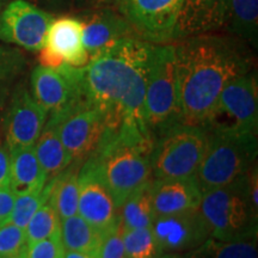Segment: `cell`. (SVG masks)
I'll use <instances>...</instances> for the list:
<instances>
[{
  "label": "cell",
  "instance_id": "obj_1",
  "mask_svg": "<svg viewBox=\"0 0 258 258\" xmlns=\"http://www.w3.org/2000/svg\"><path fill=\"white\" fill-rule=\"evenodd\" d=\"M179 122L207 127L222 90L231 80L252 71V59L237 36L202 34L175 46Z\"/></svg>",
  "mask_w": 258,
  "mask_h": 258
},
{
  "label": "cell",
  "instance_id": "obj_2",
  "mask_svg": "<svg viewBox=\"0 0 258 258\" xmlns=\"http://www.w3.org/2000/svg\"><path fill=\"white\" fill-rule=\"evenodd\" d=\"M153 48L151 42L127 37L91 56L84 66V96L104 111L108 131L116 132L125 123L150 132L145 91Z\"/></svg>",
  "mask_w": 258,
  "mask_h": 258
},
{
  "label": "cell",
  "instance_id": "obj_3",
  "mask_svg": "<svg viewBox=\"0 0 258 258\" xmlns=\"http://www.w3.org/2000/svg\"><path fill=\"white\" fill-rule=\"evenodd\" d=\"M153 140L154 137L146 129L122 123L117 132L105 134L101 147L92 156L117 208L135 190L153 178Z\"/></svg>",
  "mask_w": 258,
  "mask_h": 258
},
{
  "label": "cell",
  "instance_id": "obj_4",
  "mask_svg": "<svg viewBox=\"0 0 258 258\" xmlns=\"http://www.w3.org/2000/svg\"><path fill=\"white\" fill-rule=\"evenodd\" d=\"M208 144L194 176L202 194L244 176L256 163L257 132L235 127H211Z\"/></svg>",
  "mask_w": 258,
  "mask_h": 258
},
{
  "label": "cell",
  "instance_id": "obj_5",
  "mask_svg": "<svg viewBox=\"0 0 258 258\" xmlns=\"http://www.w3.org/2000/svg\"><path fill=\"white\" fill-rule=\"evenodd\" d=\"M199 211L213 239L231 240L257 234L258 212L251 203L246 173L228 184L203 192Z\"/></svg>",
  "mask_w": 258,
  "mask_h": 258
},
{
  "label": "cell",
  "instance_id": "obj_6",
  "mask_svg": "<svg viewBox=\"0 0 258 258\" xmlns=\"http://www.w3.org/2000/svg\"><path fill=\"white\" fill-rule=\"evenodd\" d=\"M208 129L182 122L170 125L154 137L151 170L154 179L194 178L205 156Z\"/></svg>",
  "mask_w": 258,
  "mask_h": 258
},
{
  "label": "cell",
  "instance_id": "obj_7",
  "mask_svg": "<svg viewBox=\"0 0 258 258\" xmlns=\"http://www.w3.org/2000/svg\"><path fill=\"white\" fill-rule=\"evenodd\" d=\"M180 108L175 44H154L145 91V121L158 134L179 122Z\"/></svg>",
  "mask_w": 258,
  "mask_h": 258
},
{
  "label": "cell",
  "instance_id": "obj_8",
  "mask_svg": "<svg viewBox=\"0 0 258 258\" xmlns=\"http://www.w3.org/2000/svg\"><path fill=\"white\" fill-rule=\"evenodd\" d=\"M50 120L56 124L61 141L76 163L83 164L95 156L106 133L104 111L86 98L51 114Z\"/></svg>",
  "mask_w": 258,
  "mask_h": 258
},
{
  "label": "cell",
  "instance_id": "obj_9",
  "mask_svg": "<svg viewBox=\"0 0 258 258\" xmlns=\"http://www.w3.org/2000/svg\"><path fill=\"white\" fill-rule=\"evenodd\" d=\"M184 0H120L116 9L140 40L154 44L173 41V32Z\"/></svg>",
  "mask_w": 258,
  "mask_h": 258
},
{
  "label": "cell",
  "instance_id": "obj_10",
  "mask_svg": "<svg viewBox=\"0 0 258 258\" xmlns=\"http://www.w3.org/2000/svg\"><path fill=\"white\" fill-rule=\"evenodd\" d=\"M83 77L84 67L66 62L55 69L38 64L31 72V96L48 114H54L85 98Z\"/></svg>",
  "mask_w": 258,
  "mask_h": 258
},
{
  "label": "cell",
  "instance_id": "obj_11",
  "mask_svg": "<svg viewBox=\"0 0 258 258\" xmlns=\"http://www.w3.org/2000/svg\"><path fill=\"white\" fill-rule=\"evenodd\" d=\"M159 258L199 249L209 238L207 226L199 207L175 214L156 217L151 225Z\"/></svg>",
  "mask_w": 258,
  "mask_h": 258
},
{
  "label": "cell",
  "instance_id": "obj_12",
  "mask_svg": "<svg viewBox=\"0 0 258 258\" xmlns=\"http://www.w3.org/2000/svg\"><path fill=\"white\" fill-rule=\"evenodd\" d=\"M78 182V214L97 231L106 234L120 221V215L93 157L82 164Z\"/></svg>",
  "mask_w": 258,
  "mask_h": 258
},
{
  "label": "cell",
  "instance_id": "obj_13",
  "mask_svg": "<svg viewBox=\"0 0 258 258\" xmlns=\"http://www.w3.org/2000/svg\"><path fill=\"white\" fill-rule=\"evenodd\" d=\"M54 16L25 0H15L0 12V41L29 51H40L46 44Z\"/></svg>",
  "mask_w": 258,
  "mask_h": 258
},
{
  "label": "cell",
  "instance_id": "obj_14",
  "mask_svg": "<svg viewBox=\"0 0 258 258\" xmlns=\"http://www.w3.org/2000/svg\"><path fill=\"white\" fill-rule=\"evenodd\" d=\"M224 116L226 120L212 127H235L257 132L258 86L253 71L241 74L225 86L219 97L217 111L209 124Z\"/></svg>",
  "mask_w": 258,
  "mask_h": 258
},
{
  "label": "cell",
  "instance_id": "obj_15",
  "mask_svg": "<svg viewBox=\"0 0 258 258\" xmlns=\"http://www.w3.org/2000/svg\"><path fill=\"white\" fill-rule=\"evenodd\" d=\"M44 110L24 85H18L11 93L5 116L6 145L9 150L34 146L47 122Z\"/></svg>",
  "mask_w": 258,
  "mask_h": 258
},
{
  "label": "cell",
  "instance_id": "obj_16",
  "mask_svg": "<svg viewBox=\"0 0 258 258\" xmlns=\"http://www.w3.org/2000/svg\"><path fill=\"white\" fill-rule=\"evenodd\" d=\"M231 0H184L173 32V40H184L225 28Z\"/></svg>",
  "mask_w": 258,
  "mask_h": 258
},
{
  "label": "cell",
  "instance_id": "obj_17",
  "mask_svg": "<svg viewBox=\"0 0 258 258\" xmlns=\"http://www.w3.org/2000/svg\"><path fill=\"white\" fill-rule=\"evenodd\" d=\"M82 22L84 48L90 57L97 55L120 40L137 37L127 19L111 8L91 10Z\"/></svg>",
  "mask_w": 258,
  "mask_h": 258
},
{
  "label": "cell",
  "instance_id": "obj_18",
  "mask_svg": "<svg viewBox=\"0 0 258 258\" xmlns=\"http://www.w3.org/2000/svg\"><path fill=\"white\" fill-rule=\"evenodd\" d=\"M44 48L63 62L76 67L86 66L90 60L83 43V22L78 18L53 19L48 28Z\"/></svg>",
  "mask_w": 258,
  "mask_h": 258
},
{
  "label": "cell",
  "instance_id": "obj_19",
  "mask_svg": "<svg viewBox=\"0 0 258 258\" xmlns=\"http://www.w3.org/2000/svg\"><path fill=\"white\" fill-rule=\"evenodd\" d=\"M201 199L202 191L194 178H153V207L156 217L196 208Z\"/></svg>",
  "mask_w": 258,
  "mask_h": 258
},
{
  "label": "cell",
  "instance_id": "obj_20",
  "mask_svg": "<svg viewBox=\"0 0 258 258\" xmlns=\"http://www.w3.org/2000/svg\"><path fill=\"white\" fill-rule=\"evenodd\" d=\"M11 180L10 189L16 196L38 192L47 184L48 177L38 161L34 146L10 150Z\"/></svg>",
  "mask_w": 258,
  "mask_h": 258
},
{
  "label": "cell",
  "instance_id": "obj_21",
  "mask_svg": "<svg viewBox=\"0 0 258 258\" xmlns=\"http://www.w3.org/2000/svg\"><path fill=\"white\" fill-rule=\"evenodd\" d=\"M34 148L48 180L60 175L73 161L72 157L67 152L61 141L56 124L50 118L44 124Z\"/></svg>",
  "mask_w": 258,
  "mask_h": 258
},
{
  "label": "cell",
  "instance_id": "obj_22",
  "mask_svg": "<svg viewBox=\"0 0 258 258\" xmlns=\"http://www.w3.org/2000/svg\"><path fill=\"white\" fill-rule=\"evenodd\" d=\"M60 237L63 249L78 251L98 258L105 234L97 231L79 214L61 219Z\"/></svg>",
  "mask_w": 258,
  "mask_h": 258
},
{
  "label": "cell",
  "instance_id": "obj_23",
  "mask_svg": "<svg viewBox=\"0 0 258 258\" xmlns=\"http://www.w3.org/2000/svg\"><path fill=\"white\" fill-rule=\"evenodd\" d=\"M82 164L72 161L60 175L49 179V201L56 209L60 219L70 218L78 214L79 196V170Z\"/></svg>",
  "mask_w": 258,
  "mask_h": 258
},
{
  "label": "cell",
  "instance_id": "obj_24",
  "mask_svg": "<svg viewBox=\"0 0 258 258\" xmlns=\"http://www.w3.org/2000/svg\"><path fill=\"white\" fill-rule=\"evenodd\" d=\"M124 228L151 227L156 218L153 207V178L129 195L118 208Z\"/></svg>",
  "mask_w": 258,
  "mask_h": 258
},
{
  "label": "cell",
  "instance_id": "obj_25",
  "mask_svg": "<svg viewBox=\"0 0 258 258\" xmlns=\"http://www.w3.org/2000/svg\"><path fill=\"white\" fill-rule=\"evenodd\" d=\"M194 253L199 258H258L257 234L231 240L208 238Z\"/></svg>",
  "mask_w": 258,
  "mask_h": 258
},
{
  "label": "cell",
  "instance_id": "obj_26",
  "mask_svg": "<svg viewBox=\"0 0 258 258\" xmlns=\"http://www.w3.org/2000/svg\"><path fill=\"white\" fill-rule=\"evenodd\" d=\"M225 28L240 40L256 43L258 0H231L230 18Z\"/></svg>",
  "mask_w": 258,
  "mask_h": 258
},
{
  "label": "cell",
  "instance_id": "obj_27",
  "mask_svg": "<svg viewBox=\"0 0 258 258\" xmlns=\"http://www.w3.org/2000/svg\"><path fill=\"white\" fill-rule=\"evenodd\" d=\"M61 219L56 209L48 201L42 205L38 211L32 215L30 221L25 226L24 232L27 237V244L47 239V238L60 237Z\"/></svg>",
  "mask_w": 258,
  "mask_h": 258
},
{
  "label": "cell",
  "instance_id": "obj_28",
  "mask_svg": "<svg viewBox=\"0 0 258 258\" xmlns=\"http://www.w3.org/2000/svg\"><path fill=\"white\" fill-rule=\"evenodd\" d=\"M25 67V57L18 49L0 46V108L11 96L16 79Z\"/></svg>",
  "mask_w": 258,
  "mask_h": 258
},
{
  "label": "cell",
  "instance_id": "obj_29",
  "mask_svg": "<svg viewBox=\"0 0 258 258\" xmlns=\"http://www.w3.org/2000/svg\"><path fill=\"white\" fill-rule=\"evenodd\" d=\"M123 244L127 258H159L151 227L124 228Z\"/></svg>",
  "mask_w": 258,
  "mask_h": 258
},
{
  "label": "cell",
  "instance_id": "obj_30",
  "mask_svg": "<svg viewBox=\"0 0 258 258\" xmlns=\"http://www.w3.org/2000/svg\"><path fill=\"white\" fill-rule=\"evenodd\" d=\"M49 196L50 182H47V184L41 191L16 196L14 209H12V214L9 222H12V224L24 230L32 215L38 211V208L42 205H44L49 200Z\"/></svg>",
  "mask_w": 258,
  "mask_h": 258
},
{
  "label": "cell",
  "instance_id": "obj_31",
  "mask_svg": "<svg viewBox=\"0 0 258 258\" xmlns=\"http://www.w3.org/2000/svg\"><path fill=\"white\" fill-rule=\"evenodd\" d=\"M27 246L23 228L12 222L0 226V258H19Z\"/></svg>",
  "mask_w": 258,
  "mask_h": 258
},
{
  "label": "cell",
  "instance_id": "obj_32",
  "mask_svg": "<svg viewBox=\"0 0 258 258\" xmlns=\"http://www.w3.org/2000/svg\"><path fill=\"white\" fill-rule=\"evenodd\" d=\"M63 252L61 237H53L27 244L19 258H62Z\"/></svg>",
  "mask_w": 258,
  "mask_h": 258
},
{
  "label": "cell",
  "instance_id": "obj_33",
  "mask_svg": "<svg viewBox=\"0 0 258 258\" xmlns=\"http://www.w3.org/2000/svg\"><path fill=\"white\" fill-rule=\"evenodd\" d=\"M98 258H127L123 244V226L121 221L105 234Z\"/></svg>",
  "mask_w": 258,
  "mask_h": 258
},
{
  "label": "cell",
  "instance_id": "obj_34",
  "mask_svg": "<svg viewBox=\"0 0 258 258\" xmlns=\"http://www.w3.org/2000/svg\"><path fill=\"white\" fill-rule=\"evenodd\" d=\"M16 195L10 188H0V226L8 224L14 209Z\"/></svg>",
  "mask_w": 258,
  "mask_h": 258
},
{
  "label": "cell",
  "instance_id": "obj_35",
  "mask_svg": "<svg viewBox=\"0 0 258 258\" xmlns=\"http://www.w3.org/2000/svg\"><path fill=\"white\" fill-rule=\"evenodd\" d=\"M11 180V156L10 150L0 144V188H10Z\"/></svg>",
  "mask_w": 258,
  "mask_h": 258
},
{
  "label": "cell",
  "instance_id": "obj_36",
  "mask_svg": "<svg viewBox=\"0 0 258 258\" xmlns=\"http://www.w3.org/2000/svg\"><path fill=\"white\" fill-rule=\"evenodd\" d=\"M80 8L86 10H97L105 8H116L120 0H77Z\"/></svg>",
  "mask_w": 258,
  "mask_h": 258
},
{
  "label": "cell",
  "instance_id": "obj_37",
  "mask_svg": "<svg viewBox=\"0 0 258 258\" xmlns=\"http://www.w3.org/2000/svg\"><path fill=\"white\" fill-rule=\"evenodd\" d=\"M38 60H40L41 66L50 67V69H55V67H59L60 64L63 63V61L61 60L60 57L51 54L50 51L44 47L40 50V57H38Z\"/></svg>",
  "mask_w": 258,
  "mask_h": 258
},
{
  "label": "cell",
  "instance_id": "obj_38",
  "mask_svg": "<svg viewBox=\"0 0 258 258\" xmlns=\"http://www.w3.org/2000/svg\"><path fill=\"white\" fill-rule=\"evenodd\" d=\"M62 258H95L90 254L78 252V251H71V250H64Z\"/></svg>",
  "mask_w": 258,
  "mask_h": 258
},
{
  "label": "cell",
  "instance_id": "obj_39",
  "mask_svg": "<svg viewBox=\"0 0 258 258\" xmlns=\"http://www.w3.org/2000/svg\"><path fill=\"white\" fill-rule=\"evenodd\" d=\"M3 8H4V0H0V12H2Z\"/></svg>",
  "mask_w": 258,
  "mask_h": 258
}]
</instances>
